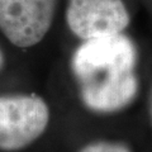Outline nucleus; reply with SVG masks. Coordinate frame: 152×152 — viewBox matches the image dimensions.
<instances>
[{
    "label": "nucleus",
    "instance_id": "f257e3e1",
    "mask_svg": "<svg viewBox=\"0 0 152 152\" xmlns=\"http://www.w3.org/2000/svg\"><path fill=\"white\" fill-rule=\"evenodd\" d=\"M137 62V47L124 33L84 41L71 65L85 105L112 113L131 104L138 93Z\"/></svg>",
    "mask_w": 152,
    "mask_h": 152
},
{
    "label": "nucleus",
    "instance_id": "f03ea898",
    "mask_svg": "<svg viewBox=\"0 0 152 152\" xmlns=\"http://www.w3.org/2000/svg\"><path fill=\"white\" fill-rule=\"evenodd\" d=\"M50 110L36 94L0 96V150L18 151L34 142L48 124Z\"/></svg>",
    "mask_w": 152,
    "mask_h": 152
},
{
    "label": "nucleus",
    "instance_id": "7ed1b4c3",
    "mask_svg": "<svg viewBox=\"0 0 152 152\" xmlns=\"http://www.w3.org/2000/svg\"><path fill=\"white\" fill-rule=\"evenodd\" d=\"M66 23L83 41L124 33L131 14L123 0H67Z\"/></svg>",
    "mask_w": 152,
    "mask_h": 152
},
{
    "label": "nucleus",
    "instance_id": "20e7f679",
    "mask_svg": "<svg viewBox=\"0 0 152 152\" xmlns=\"http://www.w3.org/2000/svg\"><path fill=\"white\" fill-rule=\"evenodd\" d=\"M57 0H0V31L13 45L32 47L53 22Z\"/></svg>",
    "mask_w": 152,
    "mask_h": 152
},
{
    "label": "nucleus",
    "instance_id": "39448f33",
    "mask_svg": "<svg viewBox=\"0 0 152 152\" xmlns=\"http://www.w3.org/2000/svg\"><path fill=\"white\" fill-rule=\"evenodd\" d=\"M79 152H131L126 145L114 142H94L85 146Z\"/></svg>",
    "mask_w": 152,
    "mask_h": 152
},
{
    "label": "nucleus",
    "instance_id": "423d86ee",
    "mask_svg": "<svg viewBox=\"0 0 152 152\" xmlns=\"http://www.w3.org/2000/svg\"><path fill=\"white\" fill-rule=\"evenodd\" d=\"M150 117L152 121V89H151V95H150Z\"/></svg>",
    "mask_w": 152,
    "mask_h": 152
},
{
    "label": "nucleus",
    "instance_id": "0eeeda50",
    "mask_svg": "<svg viewBox=\"0 0 152 152\" xmlns=\"http://www.w3.org/2000/svg\"><path fill=\"white\" fill-rule=\"evenodd\" d=\"M3 62H4V57H3V53L0 52V69H1V66H3Z\"/></svg>",
    "mask_w": 152,
    "mask_h": 152
}]
</instances>
